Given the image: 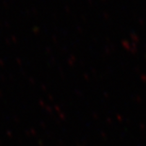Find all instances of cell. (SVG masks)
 Wrapping results in <instances>:
<instances>
[]
</instances>
